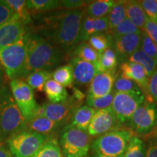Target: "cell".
Masks as SVG:
<instances>
[{
    "label": "cell",
    "mask_w": 157,
    "mask_h": 157,
    "mask_svg": "<svg viewBox=\"0 0 157 157\" xmlns=\"http://www.w3.org/2000/svg\"><path fill=\"white\" fill-rule=\"evenodd\" d=\"M60 127L59 124L50 120L44 116L36 115L25 120L23 130L49 136L56 132Z\"/></svg>",
    "instance_id": "obj_19"
},
{
    "label": "cell",
    "mask_w": 157,
    "mask_h": 157,
    "mask_svg": "<svg viewBox=\"0 0 157 157\" xmlns=\"http://www.w3.org/2000/svg\"><path fill=\"white\" fill-rule=\"evenodd\" d=\"M133 133L125 128H116L100 135L91 144L95 154L108 157H121Z\"/></svg>",
    "instance_id": "obj_4"
},
{
    "label": "cell",
    "mask_w": 157,
    "mask_h": 157,
    "mask_svg": "<svg viewBox=\"0 0 157 157\" xmlns=\"http://www.w3.org/2000/svg\"><path fill=\"white\" fill-rule=\"evenodd\" d=\"M71 56L73 58H78L90 63L97 64L99 54L89 44L82 43L76 47Z\"/></svg>",
    "instance_id": "obj_28"
},
{
    "label": "cell",
    "mask_w": 157,
    "mask_h": 157,
    "mask_svg": "<svg viewBox=\"0 0 157 157\" xmlns=\"http://www.w3.org/2000/svg\"><path fill=\"white\" fill-rule=\"evenodd\" d=\"M25 119L6 87L0 89V141L23 130Z\"/></svg>",
    "instance_id": "obj_3"
},
{
    "label": "cell",
    "mask_w": 157,
    "mask_h": 157,
    "mask_svg": "<svg viewBox=\"0 0 157 157\" xmlns=\"http://www.w3.org/2000/svg\"><path fill=\"white\" fill-rule=\"evenodd\" d=\"M63 157H65V156H63Z\"/></svg>",
    "instance_id": "obj_50"
},
{
    "label": "cell",
    "mask_w": 157,
    "mask_h": 157,
    "mask_svg": "<svg viewBox=\"0 0 157 157\" xmlns=\"http://www.w3.org/2000/svg\"><path fill=\"white\" fill-rule=\"evenodd\" d=\"M142 31L113 39L112 47L118 58V62L123 63L128 60L131 55L139 50L141 46Z\"/></svg>",
    "instance_id": "obj_13"
},
{
    "label": "cell",
    "mask_w": 157,
    "mask_h": 157,
    "mask_svg": "<svg viewBox=\"0 0 157 157\" xmlns=\"http://www.w3.org/2000/svg\"><path fill=\"white\" fill-rule=\"evenodd\" d=\"M143 10L149 19L155 21L157 19V0L140 1Z\"/></svg>",
    "instance_id": "obj_40"
},
{
    "label": "cell",
    "mask_w": 157,
    "mask_h": 157,
    "mask_svg": "<svg viewBox=\"0 0 157 157\" xmlns=\"http://www.w3.org/2000/svg\"><path fill=\"white\" fill-rule=\"evenodd\" d=\"M52 74L48 70H40L31 72L28 74L26 78V83L32 90L36 91H44V84L51 78Z\"/></svg>",
    "instance_id": "obj_27"
},
{
    "label": "cell",
    "mask_w": 157,
    "mask_h": 157,
    "mask_svg": "<svg viewBox=\"0 0 157 157\" xmlns=\"http://www.w3.org/2000/svg\"><path fill=\"white\" fill-rule=\"evenodd\" d=\"M113 87L115 90L114 93H128V92L141 90L137 84L132 80L121 76L116 79Z\"/></svg>",
    "instance_id": "obj_37"
},
{
    "label": "cell",
    "mask_w": 157,
    "mask_h": 157,
    "mask_svg": "<svg viewBox=\"0 0 157 157\" xmlns=\"http://www.w3.org/2000/svg\"><path fill=\"white\" fill-rule=\"evenodd\" d=\"M88 157H108V156H102V155H99V154H95V155H93V156H90Z\"/></svg>",
    "instance_id": "obj_48"
},
{
    "label": "cell",
    "mask_w": 157,
    "mask_h": 157,
    "mask_svg": "<svg viewBox=\"0 0 157 157\" xmlns=\"http://www.w3.org/2000/svg\"><path fill=\"white\" fill-rule=\"evenodd\" d=\"M116 78V74L98 71L90 83L87 96L100 98L111 93Z\"/></svg>",
    "instance_id": "obj_16"
},
{
    "label": "cell",
    "mask_w": 157,
    "mask_h": 157,
    "mask_svg": "<svg viewBox=\"0 0 157 157\" xmlns=\"http://www.w3.org/2000/svg\"><path fill=\"white\" fill-rule=\"evenodd\" d=\"M113 98V94L111 93L109 95L100 98H93L87 96L86 103L87 105L94 110H102L111 107Z\"/></svg>",
    "instance_id": "obj_36"
},
{
    "label": "cell",
    "mask_w": 157,
    "mask_h": 157,
    "mask_svg": "<svg viewBox=\"0 0 157 157\" xmlns=\"http://www.w3.org/2000/svg\"><path fill=\"white\" fill-rule=\"evenodd\" d=\"M49 138L48 135L21 130L10 136L7 142L13 157H33Z\"/></svg>",
    "instance_id": "obj_7"
},
{
    "label": "cell",
    "mask_w": 157,
    "mask_h": 157,
    "mask_svg": "<svg viewBox=\"0 0 157 157\" xmlns=\"http://www.w3.org/2000/svg\"><path fill=\"white\" fill-rule=\"evenodd\" d=\"M146 146L140 138L133 136L121 157H145Z\"/></svg>",
    "instance_id": "obj_34"
},
{
    "label": "cell",
    "mask_w": 157,
    "mask_h": 157,
    "mask_svg": "<svg viewBox=\"0 0 157 157\" xmlns=\"http://www.w3.org/2000/svg\"><path fill=\"white\" fill-rule=\"evenodd\" d=\"M145 96L141 90L128 93H114L111 109L119 124L129 121L135 110L144 103Z\"/></svg>",
    "instance_id": "obj_9"
},
{
    "label": "cell",
    "mask_w": 157,
    "mask_h": 157,
    "mask_svg": "<svg viewBox=\"0 0 157 157\" xmlns=\"http://www.w3.org/2000/svg\"><path fill=\"white\" fill-rule=\"evenodd\" d=\"M14 15V12L7 5L5 0L0 1V25L5 23Z\"/></svg>",
    "instance_id": "obj_41"
},
{
    "label": "cell",
    "mask_w": 157,
    "mask_h": 157,
    "mask_svg": "<svg viewBox=\"0 0 157 157\" xmlns=\"http://www.w3.org/2000/svg\"><path fill=\"white\" fill-rule=\"evenodd\" d=\"M91 143V136L86 131L68 124L63 129L60 148L65 157H86Z\"/></svg>",
    "instance_id": "obj_6"
},
{
    "label": "cell",
    "mask_w": 157,
    "mask_h": 157,
    "mask_svg": "<svg viewBox=\"0 0 157 157\" xmlns=\"http://www.w3.org/2000/svg\"><path fill=\"white\" fill-rule=\"evenodd\" d=\"M141 48L144 53L157 62V45L151 40L145 31H142Z\"/></svg>",
    "instance_id": "obj_38"
},
{
    "label": "cell",
    "mask_w": 157,
    "mask_h": 157,
    "mask_svg": "<svg viewBox=\"0 0 157 157\" xmlns=\"http://www.w3.org/2000/svg\"><path fill=\"white\" fill-rule=\"evenodd\" d=\"M33 157H63V154L57 140L50 137Z\"/></svg>",
    "instance_id": "obj_32"
},
{
    "label": "cell",
    "mask_w": 157,
    "mask_h": 157,
    "mask_svg": "<svg viewBox=\"0 0 157 157\" xmlns=\"http://www.w3.org/2000/svg\"><path fill=\"white\" fill-rule=\"evenodd\" d=\"M98 54L99 58L96 64L98 71L115 74L119 62L114 51L109 48Z\"/></svg>",
    "instance_id": "obj_24"
},
{
    "label": "cell",
    "mask_w": 157,
    "mask_h": 157,
    "mask_svg": "<svg viewBox=\"0 0 157 157\" xmlns=\"http://www.w3.org/2000/svg\"><path fill=\"white\" fill-rule=\"evenodd\" d=\"M154 22H155V23H156V24H157V19L156 20V21H154Z\"/></svg>",
    "instance_id": "obj_49"
},
{
    "label": "cell",
    "mask_w": 157,
    "mask_h": 157,
    "mask_svg": "<svg viewBox=\"0 0 157 157\" xmlns=\"http://www.w3.org/2000/svg\"><path fill=\"white\" fill-rule=\"evenodd\" d=\"M109 32V23L107 16L100 18H93L84 15L82 20L80 41H87L94 34Z\"/></svg>",
    "instance_id": "obj_18"
},
{
    "label": "cell",
    "mask_w": 157,
    "mask_h": 157,
    "mask_svg": "<svg viewBox=\"0 0 157 157\" xmlns=\"http://www.w3.org/2000/svg\"><path fill=\"white\" fill-rule=\"evenodd\" d=\"M3 80V71H2V67L1 63H0V86H1L2 82Z\"/></svg>",
    "instance_id": "obj_47"
},
{
    "label": "cell",
    "mask_w": 157,
    "mask_h": 157,
    "mask_svg": "<svg viewBox=\"0 0 157 157\" xmlns=\"http://www.w3.org/2000/svg\"><path fill=\"white\" fill-rule=\"evenodd\" d=\"M145 157H157V141L156 140H151L149 142Z\"/></svg>",
    "instance_id": "obj_44"
},
{
    "label": "cell",
    "mask_w": 157,
    "mask_h": 157,
    "mask_svg": "<svg viewBox=\"0 0 157 157\" xmlns=\"http://www.w3.org/2000/svg\"><path fill=\"white\" fill-rule=\"evenodd\" d=\"M26 66L25 75L52 68L63 60V52L38 34H26Z\"/></svg>",
    "instance_id": "obj_2"
},
{
    "label": "cell",
    "mask_w": 157,
    "mask_h": 157,
    "mask_svg": "<svg viewBox=\"0 0 157 157\" xmlns=\"http://www.w3.org/2000/svg\"><path fill=\"white\" fill-rule=\"evenodd\" d=\"M157 123V109L154 103L144 102L133 113L129 120L135 132L145 135L150 132Z\"/></svg>",
    "instance_id": "obj_11"
},
{
    "label": "cell",
    "mask_w": 157,
    "mask_h": 157,
    "mask_svg": "<svg viewBox=\"0 0 157 157\" xmlns=\"http://www.w3.org/2000/svg\"><path fill=\"white\" fill-rule=\"evenodd\" d=\"M143 31L146 33V34L151 39V40L157 45V24L152 20L148 17L144 27L143 29Z\"/></svg>",
    "instance_id": "obj_42"
},
{
    "label": "cell",
    "mask_w": 157,
    "mask_h": 157,
    "mask_svg": "<svg viewBox=\"0 0 157 157\" xmlns=\"http://www.w3.org/2000/svg\"><path fill=\"white\" fill-rule=\"evenodd\" d=\"M10 8L14 12V14L19 17L25 25L31 23L30 13L26 7V1L25 0H5Z\"/></svg>",
    "instance_id": "obj_33"
},
{
    "label": "cell",
    "mask_w": 157,
    "mask_h": 157,
    "mask_svg": "<svg viewBox=\"0 0 157 157\" xmlns=\"http://www.w3.org/2000/svg\"><path fill=\"white\" fill-rule=\"evenodd\" d=\"M121 76L132 80L140 87L145 97L148 98V76L140 64L137 63L125 61L120 65Z\"/></svg>",
    "instance_id": "obj_15"
},
{
    "label": "cell",
    "mask_w": 157,
    "mask_h": 157,
    "mask_svg": "<svg viewBox=\"0 0 157 157\" xmlns=\"http://www.w3.org/2000/svg\"><path fill=\"white\" fill-rule=\"evenodd\" d=\"M26 7L29 11L37 13L53 10L60 7V1L57 0H28Z\"/></svg>",
    "instance_id": "obj_30"
},
{
    "label": "cell",
    "mask_w": 157,
    "mask_h": 157,
    "mask_svg": "<svg viewBox=\"0 0 157 157\" xmlns=\"http://www.w3.org/2000/svg\"><path fill=\"white\" fill-rule=\"evenodd\" d=\"M0 157H13L9 150H7L3 145H0Z\"/></svg>",
    "instance_id": "obj_46"
},
{
    "label": "cell",
    "mask_w": 157,
    "mask_h": 157,
    "mask_svg": "<svg viewBox=\"0 0 157 157\" xmlns=\"http://www.w3.org/2000/svg\"><path fill=\"white\" fill-rule=\"evenodd\" d=\"M60 7L63 8L70 10L82 9L83 6L87 5V1H82V0H63L60 1Z\"/></svg>",
    "instance_id": "obj_43"
},
{
    "label": "cell",
    "mask_w": 157,
    "mask_h": 157,
    "mask_svg": "<svg viewBox=\"0 0 157 157\" xmlns=\"http://www.w3.org/2000/svg\"><path fill=\"white\" fill-rule=\"evenodd\" d=\"M126 2L116 1L108 14L109 33H112L119 23L126 18Z\"/></svg>",
    "instance_id": "obj_25"
},
{
    "label": "cell",
    "mask_w": 157,
    "mask_h": 157,
    "mask_svg": "<svg viewBox=\"0 0 157 157\" xmlns=\"http://www.w3.org/2000/svg\"><path fill=\"white\" fill-rule=\"evenodd\" d=\"M73 69L74 82L78 85H87L91 82L98 72L96 64L84 61L78 58H73L70 63Z\"/></svg>",
    "instance_id": "obj_17"
},
{
    "label": "cell",
    "mask_w": 157,
    "mask_h": 157,
    "mask_svg": "<svg viewBox=\"0 0 157 157\" xmlns=\"http://www.w3.org/2000/svg\"><path fill=\"white\" fill-rule=\"evenodd\" d=\"M70 10L44 20L42 34L63 52H71L80 41L84 10Z\"/></svg>",
    "instance_id": "obj_1"
},
{
    "label": "cell",
    "mask_w": 157,
    "mask_h": 157,
    "mask_svg": "<svg viewBox=\"0 0 157 157\" xmlns=\"http://www.w3.org/2000/svg\"><path fill=\"white\" fill-rule=\"evenodd\" d=\"M52 79L64 87H71L74 83L73 69L70 64L61 66L54 71Z\"/></svg>",
    "instance_id": "obj_29"
},
{
    "label": "cell",
    "mask_w": 157,
    "mask_h": 157,
    "mask_svg": "<svg viewBox=\"0 0 157 157\" xmlns=\"http://www.w3.org/2000/svg\"><path fill=\"white\" fill-rule=\"evenodd\" d=\"M119 124L111 107L97 110L94 113L87 132L90 136H98L118 128Z\"/></svg>",
    "instance_id": "obj_12"
},
{
    "label": "cell",
    "mask_w": 157,
    "mask_h": 157,
    "mask_svg": "<svg viewBox=\"0 0 157 157\" xmlns=\"http://www.w3.org/2000/svg\"><path fill=\"white\" fill-rule=\"evenodd\" d=\"M126 16L135 26L142 30L148 19L140 1L126 2Z\"/></svg>",
    "instance_id": "obj_20"
},
{
    "label": "cell",
    "mask_w": 157,
    "mask_h": 157,
    "mask_svg": "<svg viewBox=\"0 0 157 157\" xmlns=\"http://www.w3.org/2000/svg\"><path fill=\"white\" fill-rule=\"evenodd\" d=\"M44 91L51 103H60L68 98V94L66 88L52 78H50L44 84Z\"/></svg>",
    "instance_id": "obj_22"
},
{
    "label": "cell",
    "mask_w": 157,
    "mask_h": 157,
    "mask_svg": "<svg viewBox=\"0 0 157 157\" xmlns=\"http://www.w3.org/2000/svg\"><path fill=\"white\" fill-rule=\"evenodd\" d=\"M146 100L149 103L157 102V68L148 78V98Z\"/></svg>",
    "instance_id": "obj_39"
},
{
    "label": "cell",
    "mask_w": 157,
    "mask_h": 157,
    "mask_svg": "<svg viewBox=\"0 0 157 157\" xmlns=\"http://www.w3.org/2000/svg\"><path fill=\"white\" fill-rule=\"evenodd\" d=\"M10 86L13 99L25 120L33 117L38 105L35 101L34 92L30 86L19 78L12 79Z\"/></svg>",
    "instance_id": "obj_10"
},
{
    "label": "cell",
    "mask_w": 157,
    "mask_h": 157,
    "mask_svg": "<svg viewBox=\"0 0 157 157\" xmlns=\"http://www.w3.org/2000/svg\"><path fill=\"white\" fill-rule=\"evenodd\" d=\"M116 1L113 0H99L88 4L84 13L88 17L93 18H100L105 17L112 8Z\"/></svg>",
    "instance_id": "obj_23"
},
{
    "label": "cell",
    "mask_w": 157,
    "mask_h": 157,
    "mask_svg": "<svg viewBox=\"0 0 157 157\" xmlns=\"http://www.w3.org/2000/svg\"><path fill=\"white\" fill-rule=\"evenodd\" d=\"M26 34L14 44L0 49V63L5 69L7 76L11 79L25 76L26 66Z\"/></svg>",
    "instance_id": "obj_5"
},
{
    "label": "cell",
    "mask_w": 157,
    "mask_h": 157,
    "mask_svg": "<svg viewBox=\"0 0 157 157\" xmlns=\"http://www.w3.org/2000/svg\"><path fill=\"white\" fill-rule=\"evenodd\" d=\"M141 31H142L140 29L135 26L127 17H126L122 22L119 23L116 27V29L111 33L112 34L111 36H112L113 39H116L122 36H124V35L140 33Z\"/></svg>",
    "instance_id": "obj_35"
},
{
    "label": "cell",
    "mask_w": 157,
    "mask_h": 157,
    "mask_svg": "<svg viewBox=\"0 0 157 157\" xmlns=\"http://www.w3.org/2000/svg\"><path fill=\"white\" fill-rule=\"evenodd\" d=\"M82 103V101L71 96L60 103H47L38 105L34 116H44L61 126L71 121L75 111L81 107Z\"/></svg>",
    "instance_id": "obj_8"
},
{
    "label": "cell",
    "mask_w": 157,
    "mask_h": 157,
    "mask_svg": "<svg viewBox=\"0 0 157 157\" xmlns=\"http://www.w3.org/2000/svg\"><path fill=\"white\" fill-rule=\"evenodd\" d=\"M95 111L88 105H82L74 113L71 119V125L87 132Z\"/></svg>",
    "instance_id": "obj_21"
},
{
    "label": "cell",
    "mask_w": 157,
    "mask_h": 157,
    "mask_svg": "<svg viewBox=\"0 0 157 157\" xmlns=\"http://www.w3.org/2000/svg\"><path fill=\"white\" fill-rule=\"evenodd\" d=\"M73 97L76 98L78 101L83 102V100L85 98V95L82 93L81 90H79L77 88L73 87Z\"/></svg>",
    "instance_id": "obj_45"
},
{
    "label": "cell",
    "mask_w": 157,
    "mask_h": 157,
    "mask_svg": "<svg viewBox=\"0 0 157 157\" xmlns=\"http://www.w3.org/2000/svg\"><path fill=\"white\" fill-rule=\"evenodd\" d=\"M127 61L140 64L144 68L148 78L152 75V74L154 73L155 69L157 67V62L156 60L147 56L140 49L131 55Z\"/></svg>",
    "instance_id": "obj_26"
},
{
    "label": "cell",
    "mask_w": 157,
    "mask_h": 157,
    "mask_svg": "<svg viewBox=\"0 0 157 157\" xmlns=\"http://www.w3.org/2000/svg\"><path fill=\"white\" fill-rule=\"evenodd\" d=\"M89 44L98 53H101L109 49L112 46L113 38L111 35L105 33L96 34L90 36L89 39Z\"/></svg>",
    "instance_id": "obj_31"
},
{
    "label": "cell",
    "mask_w": 157,
    "mask_h": 157,
    "mask_svg": "<svg viewBox=\"0 0 157 157\" xmlns=\"http://www.w3.org/2000/svg\"><path fill=\"white\" fill-rule=\"evenodd\" d=\"M26 34L25 25L16 15L0 25V49L10 46Z\"/></svg>",
    "instance_id": "obj_14"
}]
</instances>
